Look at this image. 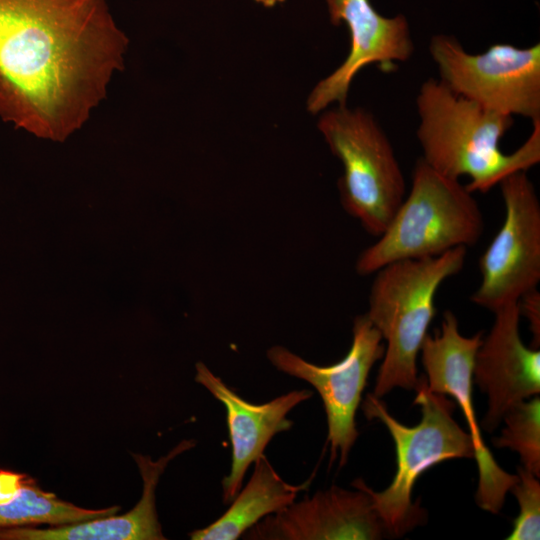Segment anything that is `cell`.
<instances>
[{"label":"cell","mask_w":540,"mask_h":540,"mask_svg":"<svg viewBox=\"0 0 540 540\" xmlns=\"http://www.w3.org/2000/svg\"><path fill=\"white\" fill-rule=\"evenodd\" d=\"M128 44L108 0H0V119L66 140L106 98Z\"/></svg>","instance_id":"1"},{"label":"cell","mask_w":540,"mask_h":540,"mask_svg":"<svg viewBox=\"0 0 540 540\" xmlns=\"http://www.w3.org/2000/svg\"><path fill=\"white\" fill-rule=\"evenodd\" d=\"M417 139L422 159L439 173L470 178V192H488L505 177L527 171L540 161V120L532 123L527 140L514 152L500 148L513 116L488 109L429 78L416 97Z\"/></svg>","instance_id":"2"},{"label":"cell","mask_w":540,"mask_h":540,"mask_svg":"<svg viewBox=\"0 0 540 540\" xmlns=\"http://www.w3.org/2000/svg\"><path fill=\"white\" fill-rule=\"evenodd\" d=\"M467 247L440 256L401 260L375 272L366 313L387 346L373 395L381 398L394 388L415 390L417 358L435 316V297L441 284L459 273Z\"/></svg>","instance_id":"3"},{"label":"cell","mask_w":540,"mask_h":540,"mask_svg":"<svg viewBox=\"0 0 540 540\" xmlns=\"http://www.w3.org/2000/svg\"><path fill=\"white\" fill-rule=\"evenodd\" d=\"M483 230V215L472 192L420 157L408 195L378 240L359 254L355 268L369 275L396 261L437 257L476 244Z\"/></svg>","instance_id":"4"},{"label":"cell","mask_w":540,"mask_h":540,"mask_svg":"<svg viewBox=\"0 0 540 540\" xmlns=\"http://www.w3.org/2000/svg\"><path fill=\"white\" fill-rule=\"evenodd\" d=\"M414 404L421 408V421L406 426L395 419L387 406L372 393L366 395L363 412L368 419L380 420L391 435L396 452V472L391 484L381 492L364 486L391 537H401L423 520V512L411 501L418 478L443 461L474 458L470 434L454 420L455 403L446 395L428 389L419 377Z\"/></svg>","instance_id":"5"},{"label":"cell","mask_w":540,"mask_h":540,"mask_svg":"<svg viewBox=\"0 0 540 540\" xmlns=\"http://www.w3.org/2000/svg\"><path fill=\"white\" fill-rule=\"evenodd\" d=\"M318 128L343 167L338 182L342 207L366 232L379 237L406 195L389 138L372 114L346 105L325 112Z\"/></svg>","instance_id":"6"},{"label":"cell","mask_w":540,"mask_h":540,"mask_svg":"<svg viewBox=\"0 0 540 540\" xmlns=\"http://www.w3.org/2000/svg\"><path fill=\"white\" fill-rule=\"evenodd\" d=\"M429 52L439 80L452 92L502 114L540 120L539 43H494L471 54L455 37L439 34L431 38Z\"/></svg>","instance_id":"7"},{"label":"cell","mask_w":540,"mask_h":540,"mask_svg":"<svg viewBox=\"0 0 540 540\" xmlns=\"http://www.w3.org/2000/svg\"><path fill=\"white\" fill-rule=\"evenodd\" d=\"M505 217L479 258L481 282L471 301L492 312L536 289L540 281V202L526 171L500 183Z\"/></svg>","instance_id":"8"},{"label":"cell","mask_w":540,"mask_h":540,"mask_svg":"<svg viewBox=\"0 0 540 540\" xmlns=\"http://www.w3.org/2000/svg\"><path fill=\"white\" fill-rule=\"evenodd\" d=\"M353 340L346 356L329 366L306 361L284 346L267 350V358L279 371L304 380L319 393L327 418L330 465L339 456V467L346 464L359 432L355 416L373 365L384 356L382 336L366 314L355 317Z\"/></svg>","instance_id":"9"},{"label":"cell","mask_w":540,"mask_h":540,"mask_svg":"<svg viewBox=\"0 0 540 540\" xmlns=\"http://www.w3.org/2000/svg\"><path fill=\"white\" fill-rule=\"evenodd\" d=\"M483 332L471 337L459 331L454 313H443L441 329L424 339L420 353L430 391L450 395L462 411L474 445L478 467V506L492 514L503 507L506 494L517 480V474L503 470L485 445L473 407V371L475 355Z\"/></svg>","instance_id":"10"},{"label":"cell","mask_w":540,"mask_h":540,"mask_svg":"<svg viewBox=\"0 0 540 540\" xmlns=\"http://www.w3.org/2000/svg\"><path fill=\"white\" fill-rule=\"evenodd\" d=\"M362 479L355 491L332 485L267 515L245 540H379L390 536Z\"/></svg>","instance_id":"11"},{"label":"cell","mask_w":540,"mask_h":540,"mask_svg":"<svg viewBox=\"0 0 540 540\" xmlns=\"http://www.w3.org/2000/svg\"><path fill=\"white\" fill-rule=\"evenodd\" d=\"M331 22L345 23L350 33V50L344 62L322 79L307 100V109L316 114L330 104L346 105L350 85L365 66L378 64L392 72L396 62H406L414 52L409 24L403 15L385 17L370 0H326Z\"/></svg>","instance_id":"12"},{"label":"cell","mask_w":540,"mask_h":540,"mask_svg":"<svg viewBox=\"0 0 540 540\" xmlns=\"http://www.w3.org/2000/svg\"><path fill=\"white\" fill-rule=\"evenodd\" d=\"M493 313V325L477 349L473 371L488 398L481 425L490 433L513 406L540 393V351L528 348L521 339L518 304H507Z\"/></svg>","instance_id":"13"},{"label":"cell","mask_w":540,"mask_h":540,"mask_svg":"<svg viewBox=\"0 0 540 540\" xmlns=\"http://www.w3.org/2000/svg\"><path fill=\"white\" fill-rule=\"evenodd\" d=\"M195 381L205 387L226 410L229 439L232 448L230 472L222 481V498L229 504L242 487L245 473L264 454L272 438L291 429L289 412L310 399L308 389L293 390L263 404H252L241 398L203 363L195 365Z\"/></svg>","instance_id":"14"},{"label":"cell","mask_w":540,"mask_h":540,"mask_svg":"<svg viewBox=\"0 0 540 540\" xmlns=\"http://www.w3.org/2000/svg\"><path fill=\"white\" fill-rule=\"evenodd\" d=\"M195 445L194 440H183L157 461H153L149 456L134 454L143 480V491L136 506L123 515L112 514L76 523L52 525L44 529L35 526L0 528V540L166 539L156 511V487L168 463Z\"/></svg>","instance_id":"15"},{"label":"cell","mask_w":540,"mask_h":540,"mask_svg":"<svg viewBox=\"0 0 540 540\" xmlns=\"http://www.w3.org/2000/svg\"><path fill=\"white\" fill-rule=\"evenodd\" d=\"M313 476L302 484L286 482L263 454L254 461L246 486L238 492L229 509L210 525L189 534L192 540H235L265 516L276 513L307 490Z\"/></svg>","instance_id":"16"},{"label":"cell","mask_w":540,"mask_h":540,"mask_svg":"<svg viewBox=\"0 0 540 540\" xmlns=\"http://www.w3.org/2000/svg\"><path fill=\"white\" fill-rule=\"evenodd\" d=\"M119 506L87 509L59 499L27 478L21 489L7 502L0 504V528L39 524H70L116 514Z\"/></svg>","instance_id":"17"},{"label":"cell","mask_w":540,"mask_h":540,"mask_svg":"<svg viewBox=\"0 0 540 540\" xmlns=\"http://www.w3.org/2000/svg\"><path fill=\"white\" fill-rule=\"evenodd\" d=\"M505 427L492 443L497 448H509L520 456L523 468L540 476V398L521 401L503 417Z\"/></svg>","instance_id":"18"},{"label":"cell","mask_w":540,"mask_h":540,"mask_svg":"<svg viewBox=\"0 0 540 540\" xmlns=\"http://www.w3.org/2000/svg\"><path fill=\"white\" fill-rule=\"evenodd\" d=\"M517 480L510 488L519 505L513 530L507 540H538L540 538V482L523 467L517 468Z\"/></svg>","instance_id":"19"},{"label":"cell","mask_w":540,"mask_h":540,"mask_svg":"<svg viewBox=\"0 0 540 540\" xmlns=\"http://www.w3.org/2000/svg\"><path fill=\"white\" fill-rule=\"evenodd\" d=\"M520 315L529 322L532 333V348L539 349L540 345V292L533 289L524 294L517 302Z\"/></svg>","instance_id":"20"},{"label":"cell","mask_w":540,"mask_h":540,"mask_svg":"<svg viewBox=\"0 0 540 540\" xmlns=\"http://www.w3.org/2000/svg\"><path fill=\"white\" fill-rule=\"evenodd\" d=\"M256 2L264 5L265 7H273L278 3H282L285 0H255Z\"/></svg>","instance_id":"21"}]
</instances>
